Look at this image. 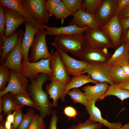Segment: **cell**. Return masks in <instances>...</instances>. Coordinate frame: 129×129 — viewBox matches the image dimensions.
<instances>
[{
	"label": "cell",
	"instance_id": "1",
	"mask_svg": "<svg viewBox=\"0 0 129 129\" xmlns=\"http://www.w3.org/2000/svg\"><path fill=\"white\" fill-rule=\"evenodd\" d=\"M49 78L46 74H41L35 78L31 79L29 86L30 92L34 101L38 104L39 108L40 116L43 118L47 116L52 114V103L49 101L47 93L43 90V84Z\"/></svg>",
	"mask_w": 129,
	"mask_h": 129
},
{
	"label": "cell",
	"instance_id": "2",
	"mask_svg": "<svg viewBox=\"0 0 129 129\" xmlns=\"http://www.w3.org/2000/svg\"><path fill=\"white\" fill-rule=\"evenodd\" d=\"M52 44L55 48H58L64 52H70L75 58L78 57L86 46L84 35L56 36L54 38V42Z\"/></svg>",
	"mask_w": 129,
	"mask_h": 129
},
{
	"label": "cell",
	"instance_id": "3",
	"mask_svg": "<svg viewBox=\"0 0 129 129\" xmlns=\"http://www.w3.org/2000/svg\"><path fill=\"white\" fill-rule=\"evenodd\" d=\"M85 32L84 36L87 47L91 48L115 49L108 35L99 28H89Z\"/></svg>",
	"mask_w": 129,
	"mask_h": 129
},
{
	"label": "cell",
	"instance_id": "4",
	"mask_svg": "<svg viewBox=\"0 0 129 129\" xmlns=\"http://www.w3.org/2000/svg\"><path fill=\"white\" fill-rule=\"evenodd\" d=\"M46 35L44 31H37L31 47L29 61L31 62H38L42 59H48L51 57V53L49 52L47 44Z\"/></svg>",
	"mask_w": 129,
	"mask_h": 129
},
{
	"label": "cell",
	"instance_id": "5",
	"mask_svg": "<svg viewBox=\"0 0 129 129\" xmlns=\"http://www.w3.org/2000/svg\"><path fill=\"white\" fill-rule=\"evenodd\" d=\"M46 0H20L28 13L33 18L43 24L47 23L50 17Z\"/></svg>",
	"mask_w": 129,
	"mask_h": 129
},
{
	"label": "cell",
	"instance_id": "6",
	"mask_svg": "<svg viewBox=\"0 0 129 129\" xmlns=\"http://www.w3.org/2000/svg\"><path fill=\"white\" fill-rule=\"evenodd\" d=\"M50 59H42L35 62L23 60L22 65V72L27 78L30 79L37 77L39 73L46 74L49 79L52 77L53 74L50 66Z\"/></svg>",
	"mask_w": 129,
	"mask_h": 129
},
{
	"label": "cell",
	"instance_id": "7",
	"mask_svg": "<svg viewBox=\"0 0 129 129\" xmlns=\"http://www.w3.org/2000/svg\"><path fill=\"white\" fill-rule=\"evenodd\" d=\"M110 67L105 63L89 62L83 70V74L87 73L94 80L99 82H106L114 86L115 85L109 74Z\"/></svg>",
	"mask_w": 129,
	"mask_h": 129
},
{
	"label": "cell",
	"instance_id": "8",
	"mask_svg": "<svg viewBox=\"0 0 129 129\" xmlns=\"http://www.w3.org/2000/svg\"><path fill=\"white\" fill-rule=\"evenodd\" d=\"M49 64L53 72L52 77L49 79L50 81H55L66 84L70 81L71 78L57 50L51 53Z\"/></svg>",
	"mask_w": 129,
	"mask_h": 129
},
{
	"label": "cell",
	"instance_id": "9",
	"mask_svg": "<svg viewBox=\"0 0 129 129\" xmlns=\"http://www.w3.org/2000/svg\"><path fill=\"white\" fill-rule=\"evenodd\" d=\"M10 71L8 84L3 90L0 91V97L8 93L14 95L27 91L29 83L27 78L22 72H17L11 70Z\"/></svg>",
	"mask_w": 129,
	"mask_h": 129
},
{
	"label": "cell",
	"instance_id": "10",
	"mask_svg": "<svg viewBox=\"0 0 129 129\" xmlns=\"http://www.w3.org/2000/svg\"><path fill=\"white\" fill-rule=\"evenodd\" d=\"M117 0H102L94 16L101 29L116 15Z\"/></svg>",
	"mask_w": 129,
	"mask_h": 129
},
{
	"label": "cell",
	"instance_id": "11",
	"mask_svg": "<svg viewBox=\"0 0 129 129\" xmlns=\"http://www.w3.org/2000/svg\"><path fill=\"white\" fill-rule=\"evenodd\" d=\"M24 32L20 29L19 39L16 46L7 55L5 61L1 65L17 72H22V65L23 56L21 43Z\"/></svg>",
	"mask_w": 129,
	"mask_h": 129
},
{
	"label": "cell",
	"instance_id": "12",
	"mask_svg": "<svg viewBox=\"0 0 129 129\" xmlns=\"http://www.w3.org/2000/svg\"><path fill=\"white\" fill-rule=\"evenodd\" d=\"M108 49L91 48L87 46L79 55L80 60L87 63L92 62L106 63L110 58L112 54L108 53Z\"/></svg>",
	"mask_w": 129,
	"mask_h": 129
},
{
	"label": "cell",
	"instance_id": "13",
	"mask_svg": "<svg viewBox=\"0 0 129 129\" xmlns=\"http://www.w3.org/2000/svg\"><path fill=\"white\" fill-rule=\"evenodd\" d=\"M0 5L12 9L19 13L37 31L44 30L45 25L32 17L22 4L20 0H0Z\"/></svg>",
	"mask_w": 129,
	"mask_h": 129
},
{
	"label": "cell",
	"instance_id": "14",
	"mask_svg": "<svg viewBox=\"0 0 129 129\" xmlns=\"http://www.w3.org/2000/svg\"><path fill=\"white\" fill-rule=\"evenodd\" d=\"M101 29L108 36L116 49L121 44L123 29L118 16L115 15Z\"/></svg>",
	"mask_w": 129,
	"mask_h": 129
},
{
	"label": "cell",
	"instance_id": "15",
	"mask_svg": "<svg viewBox=\"0 0 129 129\" xmlns=\"http://www.w3.org/2000/svg\"><path fill=\"white\" fill-rule=\"evenodd\" d=\"M5 29L4 36L8 37L12 35L17 28L26 22L19 13L15 11L4 6Z\"/></svg>",
	"mask_w": 129,
	"mask_h": 129
},
{
	"label": "cell",
	"instance_id": "16",
	"mask_svg": "<svg viewBox=\"0 0 129 129\" xmlns=\"http://www.w3.org/2000/svg\"><path fill=\"white\" fill-rule=\"evenodd\" d=\"M56 48L59 52L62 60L69 75L75 76L83 74V70L87 63L77 60L69 56L67 53L58 48Z\"/></svg>",
	"mask_w": 129,
	"mask_h": 129
},
{
	"label": "cell",
	"instance_id": "17",
	"mask_svg": "<svg viewBox=\"0 0 129 129\" xmlns=\"http://www.w3.org/2000/svg\"><path fill=\"white\" fill-rule=\"evenodd\" d=\"M96 102L94 100L89 101L85 106L89 115V118L103 124L109 129H120L122 125L120 121L111 123L102 118L100 110L95 105Z\"/></svg>",
	"mask_w": 129,
	"mask_h": 129
},
{
	"label": "cell",
	"instance_id": "18",
	"mask_svg": "<svg viewBox=\"0 0 129 129\" xmlns=\"http://www.w3.org/2000/svg\"><path fill=\"white\" fill-rule=\"evenodd\" d=\"M89 28L87 26L79 27L75 25L59 27H50L45 25L46 30L44 31V32L46 35L74 36L83 35L84 32Z\"/></svg>",
	"mask_w": 129,
	"mask_h": 129
},
{
	"label": "cell",
	"instance_id": "19",
	"mask_svg": "<svg viewBox=\"0 0 129 129\" xmlns=\"http://www.w3.org/2000/svg\"><path fill=\"white\" fill-rule=\"evenodd\" d=\"M51 81L46 86L45 91L49 95V98L53 99L52 107L54 108L57 107L58 99H60L62 102L65 101V97L66 94V84L55 81Z\"/></svg>",
	"mask_w": 129,
	"mask_h": 129
},
{
	"label": "cell",
	"instance_id": "20",
	"mask_svg": "<svg viewBox=\"0 0 129 129\" xmlns=\"http://www.w3.org/2000/svg\"><path fill=\"white\" fill-rule=\"evenodd\" d=\"M73 18L69 25H75L79 27H88L89 28H99L94 17L81 10L74 14Z\"/></svg>",
	"mask_w": 129,
	"mask_h": 129
},
{
	"label": "cell",
	"instance_id": "21",
	"mask_svg": "<svg viewBox=\"0 0 129 129\" xmlns=\"http://www.w3.org/2000/svg\"><path fill=\"white\" fill-rule=\"evenodd\" d=\"M106 82H99L94 86L87 85L82 88L89 101L96 102L102 100L107 91L109 86Z\"/></svg>",
	"mask_w": 129,
	"mask_h": 129
},
{
	"label": "cell",
	"instance_id": "22",
	"mask_svg": "<svg viewBox=\"0 0 129 129\" xmlns=\"http://www.w3.org/2000/svg\"><path fill=\"white\" fill-rule=\"evenodd\" d=\"M24 24L25 30L22 42L21 50L23 60L29 61V52L37 30L27 22H25Z\"/></svg>",
	"mask_w": 129,
	"mask_h": 129
},
{
	"label": "cell",
	"instance_id": "23",
	"mask_svg": "<svg viewBox=\"0 0 129 129\" xmlns=\"http://www.w3.org/2000/svg\"><path fill=\"white\" fill-rule=\"evenodd\" d=\"M105 63L110 67L114 65L122 66L129 64V50L124 43H121Z\"/></svg>",
	"mask_w": 129,
	"mask_h": 129
},
{
	"label": "cell",
	"instance_id": "24",
	"mask_svg": "<svg viewBox=\"0 0 129 129\" xmlns=\"http://www.w3.org/2000/svg\"><path fill=\"white\" fill-rule=\"evenodd\" d=\"M20 29H18L11 36L6 37L0 36L2 41V49L0 55V63L2 64L5 60L8 54L16 46L18 42Z\"/></svg>",
	"mask_w": 129,
	"mask_h": 129
},
{
	"label": "cell",
	"instance_id": "25",
	"mask_svg": "<svg viewBox=\"0 0 129 129\" xmlns=\"http://www.w3.org/2000/svg\"><path fill=\"white\" fill-rule=\"evenodd\" d=\"M2 101V111L4 115H7L12 112L22 109L24 106L18 104L14 99L13 96L8 93L0 97Z\"/></svg>",
	"mask_w": 129,
	"mask_h": 129
},
{
	"label": "cell",
	"instance_id": "26",
	"mask_svg": "<svg viewBox=\"0 0 129 129\" xmlns=\"http://www.w3.org/2000/svg\"><path fill=\"white\" fill-rule=\"evenodd\" d=\"M97 84L99 82L93 79L90 75L82 74L75 76H73L70 81L65 86L66 92L74 88H79L84 85L88 83Z\"/></svg>",
	"mask_w": 129,
	"mask_h": 129
},
{
	"label": "cell",
	"instance_id": "27",
	"mask_svg": "<svg viewBox=\"0 0 129 129\" xmlns=\"http://www.w3.org/2000/svg\"><path fill=\"white\" fill-rule=\"evenodd\" d=\"M109 75L115 85L125 82L129 81L126 76L121 66L114 65L110 66Z\"/></svg>",
	"mask_w": 129,
	"mask_h": 129
},
{
	"label": "cell",
	"instance_id": "28",
	"mask_svg": "<svg viewBox=\"0 0 129 129\" xmlns=\"http://www.w3.org/2000/svg\"><path fill=\"white\" fill-rule=\"evenodd\" d=\"M13 95L14 99L18 104L23 106L32 107L39 111L38 104L31 98V94L30 92L26 91Z\"/></svg>",
	"mask_w": 129,
	"mask_h": 129
},
{
	"label": "cell",
	"instance_id": "29",
	"mask_svg": "<svg viewBox=\"0 0 129 129\" xmlns=\"http://www.w3.org/2000/svg\"><path fill=\"white\" fill-rule=\"evenodd\" d=\"M109 96H115L123 102L124 100L129 98V90L122 89L115 86L110 85L106 92L103 96L102 100Z\"/></svg>",
	"mask_w": 129,
	"mask_h": 129
},
{
	"label": "cell",
	"instance_id": "30",
	"mask_svg": "<svg viewBox=\"0 0 129 129\" xmlns=\"http://www.w3.org/2000/svg\"><path fill=\"white\" fill-rule=\"evenodd\" d=\"M66 94L69 96L74 103H79L85 106L89 101L84 92L79 88H74L68 91Z\"/></svg>",
	"mask_w": 129,
	"mask_h": 129
},
{
	"label": "cell",
	"instance_id": "31",
	"mask_svg": "<svg viewBox=\"0 0 129 129\" xmlns=\"http://www.w3.org/2000/svg\"><path fill=\"white\" fill-rule=\"evenodd\" d=\"M102 0H83L81 10L94 17Z\"/></svg>",
	"mask_w": 129,
	"mask_h": 129
},
{
	"label": "cell",
	"instance_id": "32",
	"mask_svg": "<svg viewBox=\"0 0 129 129\" xmlns=\"http://www.w3.org/2000/svg\"><path fill=\"white\" fill-rule=\"evenodd\" d=\"M73 15L74 14L66 8L62 0L57 7L54 14L56 19H61L62 24L65 19L69 16H73Z\"/></svg>",
	"mask_w": 129,
	"mask_h": 129
},
{
	"label": "cell",
	"instance_id": "33",
	"mask_svg": "<svg viewBox=\"0 0 129 129\" xmlns=\"http://www.w3.org/2000/svg\"><path fill=\"white\" fill-rule=\"evenodd\" d=\"M103 125L89 118L85 122H79L71 126L68 129H100Z\"/></svg>",
	"mask_w": 129,
	"mask_h": 129
},
{
	"label": "cell",
	"instance_id": "34",
	"mask_svg": "<svg viewBox=\"0 0 129 129\" xmlns=\"http://www.w3.org/2000/svg\"><path fill=\"white\" fill-rule=\"evenodd\" d=\"M8 68L1 65L0 66V90L5 88L7 82H8L10 77V71Z\"/></svg>",
	"mask_w": 129,
	"mask_h": 129
},
{
	"label": "cell",
	"instance_id": "35",
	"mask_svg": "<svg viewBox=\"0 0 129 129\" xmlns=\"http://www.w3.org/2000/svg\"><path fill=\"white\" fill-rule=\"evenodd\" d=\"M35 114V110L33 108L28 109L26 114H24L22 121L17 129H27Z\"/></svg>",
	"mask_w": 129,
	"mask_h": 129
},
{
	"label": "cell",
	"instance_id": "36",
	"mask_svg": "<svg viewBox=\"0 0 129 129\" xmlns=\"http://www.w3.org/2000/svg\"><path fill=\"white\" fill-rule=\"evenodd\" d=\"M83 0H62L66 8L74 14L81 9Z\"/></svg>",
	"mask_w": 129,
	"mask_h": 129
},
{
	"label": "cell",
	"instance_id": "37",
	"mask_svg": "<svg viewBox=\"0 0 129 129\" xmlns=\"http://www.w3.org/2000/svg\"><path fill=\"white\" fill-rule=\"evenodd\" d=\"M43 118L37 114L34 115L31 123L27 129H46Z\"/></svg>",
	"mask_w": 129,
	"mask_h": 129
},
{
	"label": "cell",
	"instance_id": "38",
	"mask_svg": "<svg viewBox=\"0 0 129 129\" xmlns=\"http://www.w3.org/2000/svg\"><path fill=\"white\" fill-rule=\"evenodd\" d=\"M61 1V0H47V6L50 17L54 15V12L57 7Z\"/></svg>",
	"mask_w": 129,
	"mask_h": 129
},
{
	"label": "cell",
	"instance_id": "39",
	"mask_svg": "<svg viewBox=\"0 0 129 129\" xmlns=\"http://www.w3.org/2000/svg\"><path fill=\"white\" fill-rule=\"evenodd\" d=\"M5 21L4 14V6L0 5V36H4L5 29Z\"/></svg>",
	"mask_w": 129,
	"mask_h": 129
},
{
	"label": "cell",
	"instance_id": "40",
	"mask_svg": "<svg viewBox=\"0 0 129 129\" xmlns=\"http://www.w3.org/2000/svg\"><path fill=\"white\" fill-rule=\"evenodd\" d=\"M24 115L21 109L16 111L15 115L14 122L12 125V127L17 128L18 127L22 121Z\"/></svg>",
	"mask_w": 129,
	"mask_h": 129
},
{
	"label": "cell",
	"instance_id": "41",
	"mask_svg": "<svg viewBox=\"0 0 129 129\" xmlns=\"http://www.w3.org/2000/svg\"><path fill=\"white\" fill-rule=\"evenodd\" d=\"M65 115L68 117L69 119L71 118H74L78 114L76 110L71 106H67L65 107L63 110Z\"/></svg>",
	"mask_w": 129,
	"mask_h": 129
},
{
	"label": "cell",
	"instance_id": "42",
	"mask_svg": "<svg viewBox=\"0 0 129 129\" xmlns=\"http://www.w3.org/2000/svg\"><path fill=\"white\" fill-rule=\"evenodd\" d=\"M116 15H118L123 10L129 6V0H117Z\"/></svg>",
	"mask_w": 129,
	"mask_h": 129
},
{
	"label": "cell",
	"instance_id": "43",
	"mask_svg": "<svg viewBox=\"0 0 129 129\" xmlns=\"http://www.w3.org/2000/svg\"><path fill=\"white\" fill-rule=\"evenodd\" d=\"M52 115V117L49 123V129H57V123L59 118L57 116L56 111L55 110L53 111Z\"/></svg>",
	"mask_w": 129,
	"mask_h": 129
},
{
	"label": "cell",
	"instance_id": "44",
	"mask_svg": "<svg viewBox=\"0 0 129 129\" xmlns=\"http://www.w3.org/2000/svg\"><path fill=\"white\" fill-rule=\"evenodd\" d=\"M121 43H124L129 50V28L123 34L121 39Z\"/></svg>",
	"mask_w": 129,
	"mask_h": 129
},
{
	"label": "cell",
	"instance_id": "45",
	"mask_svg": "<svg viewBox=\"0 0 129 129\" xmlns=\"http://www.w3.org/2000/svg\"><path fill=\"white\" fill-rule=\"evenodd\" d=\"M119 20L123 27V33L129 28V18H119Z\"/></svg>",
	"mask_w": 129,
	"mask_h": 129
},
{
	"label": "cell",
	"instance_id": "46",
	"mask_svg": "<svg viewBox=\"0 0 129 129\" xmlns=\"http://www.w3.org/2000/svg\"><path fill=\"white\" fill-rule=\"evenodd\" d=\"M118 16V18H129V6L123 10Z\"/></svg>",
	"mask_w": 129,
	"mask_h": 129
},
{
	"label": "cell",
	"instance_id": "47",
	"mask_svg": "<svg viewBox=\"0 0 129 129\" xmlns=\"http://www.w3.org/2000/svg\"><path fill=\"white\" fill-rule=\"evenodd\" d=\"M115 86L122 89L129 90V81L124 83L115 85Z\"/></svg>",
	"mask_w": 129,
	"mask_h": 129
},
{
	"label": "cell",
	"instance_id": "48",
	"mask_svg": "<svg viewBox=\"0 0 129 129\" xmlns=\"http://www.w3.org/2000/svg\"><path fill=\"white\" fill-rule=\"evenodd\" d=\"M16 111H14L12 113H10L8 114L6 118V120L8 121L12 124L14 122L15 115Z\"/></svg>",
	"mask_w": 129,
	"mask_h": 129
},
{
	"label": "cell",
	"instance_id": "49",
	"mask_svg": "<svg viewBox=\"0 0 129 129\" xmlns=\"http://www.w3.org/2000/svg\"><path fill=\"white\" fill-rule=\"evenodd\" d=\"M126 76L129 78V63L122 66Z\"/></svg>",
	"mask_w": 129,
	"mask_h": 129
},
{
	"label": "cell",
	"instance_id": "50",
	"mask_svg": "<svg viewBox=\"0 0 129 129\" xmlns=\"http://www.w3.org/2000/svg\"><path fill=\"white\" fill-rule=\"evenodd\" d=\"M12 124L7 120H5V127L6 129H11Z\"/></svg>",
	"mask_w": 129,
	"mask_h": 129
},
{
	"label": "cell",
	"instance_id": "51",
	"mask_svg": "<svg viewBox=\"0 0 129 129\" xmlns=\"http://www.w3.org/2000/svg\"><path fill=\"white\" fill-rule=\"evenodd\" d=\"M120 129H129V124L128 123L122 126Z\"/></svg>",
	"mask_w": 129,
	"mask_h": 129
},
{
	"label": "cell",
	"instance_id": "52",
	"mask_svg": "<svg viewBox=\"0 0 129 129\" xmlns=\"http://www.w3.org/2000/svg\"><path fill=\"white\" fill-rule=\"evenodd\" d=\"M0 129H6L5 126H3V124H0Z\"/></svg>",
	"mask_w": 129,
	"mask_h": 129
},
{
	"label": "cell",
	"instance_id": "53",
	"mask_svg": "<svg viewBox=\"0 0 129 129\" xmlns=\"http://www.w3.org/2000/svg\"><path fill=\"white\" fill-rule=\"evenodd\" d=\"M11 129H17V128H12H12Z\"/></svg>",
	"mask_w": 129,
	"mask_h": 129
}]
</instances>
